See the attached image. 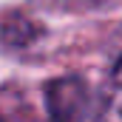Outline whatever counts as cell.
<instances>
[{
	"label": "cell",
	"instance_id": "6da1fadb",
	"mask_svg": "<svg viewBox=\"0 0 122 122\" xmlns=\"http://www.w3.org/2000/svg\"><path fill=\"white\" fill-rule=\"evenodd\" d=\"M48 111L54 122H82L88 114V88L80 80H60L48 88Z\"/></svg>",
	"mask_w": 122,
	"mask_h": 122
},
{
	"label": "cell",
	"instance_id": "7a4b0ae2",
	"mask_svg": "<svg viewBox=\"0 0 122 122\" xmlns=\"http://www.w3.org/2000/svg\"><path fill=\"white\" fill-rule=\"evenodd\" d=\"M99 122H122V60L117 62V68L111 74V82L105 88Z\"/></svg>",
	"mask_w": 122,
	"mask_h": 122
}]
</instances>
